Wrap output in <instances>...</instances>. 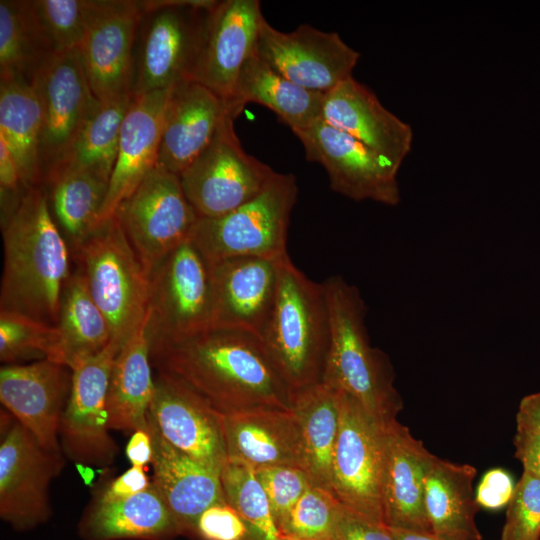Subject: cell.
Returning <instances> with one entry per match:
<instances>
[{"label":"cell","mask_w":540,"mask_h":540,"mask_svg":"<svg viewBox=\"0 0 540 540\" xmlns=\"http://www.w3.org/2000/svg\"><path fill=\"white\" fill-rule=\"evenodd\" d=\"M18 167L6 144L0 139V195L1 225H3L19 207L27 192Z\"/></svg>","instance_id":"obj_46"},{"label":"cell","mask_w":540,"mask_h":540,"mask_svg":"<svg viewBox=\"0 0 540 540\" xmlns=\"http://www.w3.org/2000/svg\"><path fill=\"white\" fill-rule=\"evenodd\" d=\"M41 127L40 102L32 83L20 78L0 79V139L14 158L27 189L42 184Z\"/></svg>","instance_id":"obj_35"},{"label":"cell","mask_w":540,"mask_h":540,"mask_svg":"<svg viewBox=\"0 0 540 540\" xmlns=\"http://www.w3.org/2000/svg\"><path fill=\"white\" fill-rule=\"evenodd\" d=\"M323 95L284 77L263 60L255 48L239 75L234 105L241 111L247 103L263 105L295 131L321 118Z\"/></svg>","instance_id":"obj_31"},{"label":"cell","mask_w":540,"mask_h":540,"mask_svg":"<svg viewBox=\"0 0 540 540\" xmlns=\"http://www.w3.org/2000/svg\"><path fill=\"white\" fill-rule=\"evenodd\" d=\"M341 507L331 491L310 484L291 510L280 535L332 540Z\"/></svg>","instance_id":"obj_40"},{"label":"cell","mask_w":540,"mask_h":540,"mask_svg":"<svg viewBox=\"0 0 540 540\" xmlns=\"http://www.w3.org/2000/svg\"><path fill=\"white\" fill-rule=\"evenodd\" d=\"M55 327L58 333L56 362L71 370L112 341L110 326L93 300L78 266L62 291Z\"/></svg>","instance_id":"obj_34"},{"label":"cell","mask_w":540,"mask_h":540,"mask_svg":"<svg viewBox=\"0 0 540 540\" xmlns=\"http://www.w3.org/2000/svg\"><path fill=\"white\" fill-rule=\"evenodd\" d=\"M4 264L0 311L21 313L55 326L70 270V248L41 187L29 188L1 225Z\"/></svg>","instance_id":"obj_2"},{"label":"cell","mask_w":540,"mask_h":540,"mask_svg":"<svg viewBox=\"0 0 540 540\" xmlns=\"http://www.w3.org/2000/svg\"><path fill=\"white\" fill-rule=\"evenodd\" d=\"M73 259L121 348L147 318L150 277L118 219L101 223Z\"/></svg>","instance_id":"obj_6"},{"label":"cell","mask_w":540,"mask_h":540,"mask_svg":"<svg viewBox=\"0 0 540 540\" xmlns=\"http://www.w3.org/2000/svg\"><path fill=\"white\" fill-rule=\"evenodd\" d=\"M152 481L145 472V467L131 466L124 473L110 481L95 498L109 501L133 496L150 488Z\"/></svg>","instance_id":"obj_48"},{"label":"cell","mask_w":540,"mask_h":540,"mask_svg":"<svg viewBox=\"0 0 540 540\" xmlns=\"http://www.w3.org/2000/svg\"><path fill=\"white\" fill-rule=\"evenodd\" d=\"M118 219L147 274L190 238L198 219L179 176L159 166L119 205Z\"/></svg>","instance_id":"obj_10"},{"label":"cell","mask_w":540,"mask_h":540,"mask_svg":"<svg viewBox=\"0 0 540 540\" xmlns=\"http://www.w3.org/2000/svg\"><path fill=\"white\" fill-rule=\"evenodd\" d=\"M229 113L206 149L179 175L198 218L224 215L258 195L277 174L245 152Z\"/></svg>","instance_id":"obj_8"},{"label":"cell","mask_w":540,"mask_h":540,"mask_svg":"<svg viewBox=\"0 0 540 540\" xmlns=\"http://www.w3.org/2000/svg\"><path fill=\"white\" fill-rule=\"evenodd\" d=\"M263 18L258 0L216 1L191 79L240 113L234 105L236 86L244 64L255 51Z\"/></svg>","instance_id":"obj_17"},{"label":"cell","mask_w":540,"mask_h":540,"mask_svg":"<svg viewBox=\"0 0 540 540\" xmlns=\"http://www.w3.org/2000/svg\"><path fill=\"white\" fill-rule=\"evenodd\" d=\"M303 469L313 485L329 491L333 452L339 431V392L321 381L293 393Z\"/></svg>","instance_id":"obj_33"},{"label":"cell","mask_w":540,"mask_h":540,"mask_svg":"<svg viewBox=\"0 0 540 540\" xmlns=\"http://www.w3.org/2000/svg\"><path fill=\"white\" fill-rule=\"evenodd\" d=\"M221 423L227 459L253 468L293 466L303 469L299 425L292 407H258L221 413Z\"/></svg>","instance_id":"obj_26"},{"label":"cell","mask_w":540,"mask_h":540,"mask_svg":"<svg viewBox=\"0 0 540 540\" xmlns=\"http://www.w3.org/2000/svg\"><path fill=\"white\" fill-rule=\"evenodd\" d=\"M55 326L21 313L0 311V360L9 364L48 359L56 362Z\"/></svg>","instance_id":"obj_39"},{"label":"cell","mask_w":540,"mask_h":540,"mask_svg":"<svg viewBox=\"0 0 540 540\" xmlns=\"http://www.w3.org/2000/svg\"><path fill=\"white\" fill-rule=\"evenodd\" d=\"M120 346L113 340L72 369L70 395L62 414L59 441L63 454L83 466H109L119 449L109 430L107 397L112 366Z\"/></svg>","instance_id":"obj_13"},{"label":"cell","mask_w":540,"mask_h":540,"mask_svg":"<svg viewBox=\"0 0 540 540\" xmlns=\"http://www.w3.org/2000/svg\"><path fill=\"white\" fill-rule=\"evenodd\" d=\"M516 484L510 473L502 468L488 470L481 478L475 492L479 507L499 510L508 506Z\"/></svg>","instance_id":"obj_47"},{"label":"cell","mask_w":540,"mask_h":540,"mask_svg":"<svg viewBox=\"0 0 540 540\" xmlns=\"http://www.w3.org/2000/svg\"><path fill=\"white\" fill-rule=\"evenodd\" d=\"M31 83L41 107L39 161L43 181L63 161L98 99L78 49L52 55Z\"/></svg>","instance_id":"obj_15"},{"label":"cell","mask_w":540,"mask_h":540,"mask_svg":"<svg viewBox=\"0 0 540 540\" xmlns=\"http://www.w3.org/2000/svg\"><path fill=\"white\" fill-rule=\"evenodd\" d=\"M391 532L395 540H440L430 532L414 531L402 528H392Z\"/></svg>","instance_id":"obj_52"},{"label":"cell","mask_w":540,"mask_h":540,"mask_svg":"<svg viewBox=\"0 0 540 540\" xmlns=\"http://www.w3.org/2000/svg\"><path fill=\"white\" fill-rule=\"evenodd\" d=\"M338 392L340 421L330 490L346 508L384 523L381 498L384 426L373 420L353 398Z\"/></svg>","instance_id":"obj_12"},{"label":"cell","mask_w":540,"mask_h":540,"mask_svg":"<svg viewBox=\"0 0 540 540\" xmlns=\"http://www.w3.org/2000/svg\"><path fill=\"white\" fill-rule=\"evenodd\" d=\"M71 386L72 370L48 359L0 369L2 405L45 449L54 453L63 454L59 427Z\"/></svg>","instance_id":"obj_20"},{"label":"cell","mask_w":540,"mask_h":540,"mask_svg":"<svg viewBox=\"0 0 540 540\" xmlns=\"http://www.w3.org/2000/svg\"><path fill=\"white\" fill-rule=\"evenodd\" d=\"M513 444L523 469L540 479V435L516 430Z\"/></svg>","instance_id":"obj_49"},{"label":"cell","mask_w":540,"mask_h":540,"mask_svg":"<svg viewBox=\"0 0 540 540\" xmlns=\"http://www.w3.org/2000/svg\"><path fill=\"white\" fill-rule=\"evenodd\" d=\"M516 430L540 435V391L521 399L516 415Z\"/></svg>","instance_id":"obj_50"},{"label":"cell","mask_w":540,"mask_h":540,"mask_svg":"<svg viewBox=\"0 0 540 540\" xmlns=\"http://www.w3.org/2000/svg\"><path fill=\"white\" fill-rule=\"evenodd\" d=\"M169 92L170 88L133 97L122 124L99 225L114 216L119 205L157 166Z\"/></svg>","instance_id":"obj_25"},{"label":"cell","mask_w":540,"mask_h":540,"mask_svg":"<svg viewBox=\"0 0 540 540\" xmlns=\"http://www.w3.org/2000/svg\"><path fill=\"white\" fill-rule=\"evenodd\" d=\"M332 540H395L391 529L382 522L362 516L342 505Z\"/></svg>","instance_id":"obj_45"},{"label":"cell","mask_w":540,"mask_h":540,"mask_svg":"<svg viewBox=\"0 0 540 540\" xmlns=\"http://www.w3.org/2000/svg\"><path fill=\"white\" fill-rule=\"evenodd\" d=\"M281 261L235 257L209 264L211 328L243 331L260 338L275 302Z\"/></svg>","instance_id":"obj_21"},{"label":"cell","mask_w":540,"mask_h":540,"mask_svg":"<svg viewBox=\"0 0 540 540\" xmlns=\"http://www.w3.org/2000/svg\"><path fill=\"white\" fill-rule=\"evenodd\" d=\"M255 471L280 531L291 510L312 483L307 473L298 467L264 466L255 468Z\"/></svg>","instance_id":"obj_43"},{"label":"cell","mask_w":540,"mask_h":540,"mask_svg":"<svg viewBox=\"0 0 540 540\" xmlns=\"http://www.w3.org/2000/svg\"><path fill=\"white\" fill-rule=\"evenodd\" d=\"M477 470L433 456L425 477L424 505L433 535L440 540H482L475 523L473 492Z\"/></svg>","instance_id":"obj_29"},{"label":"cell","mask_w":540,"mask_h":540,"mask_svg":"<svg viewBox=\"0 0 540 540\" xmlns=\"http://www.w3.org/2000/svg\"><path fill=\"white\" fill-rule=\"evenodd\" d=\"M194 537L200 540H261L226 501L210 506L199 516Z\"/></svg>","instance_id":"obj_44"},{"label":"cell","mask_w":540,"mask_h":540,"mask_svg":"<svg viewBox=\"0 0 540 540\" xmlns=\"http://www.w3.org/2000/svg\"><path fill=\"white\" fill-rule=\"evenodd\" d=\"M132 57L133 97L191 80L215 0L141 1Z\"/></svg>","instance_id":"obj_5"},{"label":"cell","mask_w":540,"mask_h":540,"mask_svg":"<svg viewBox=\"0 0 540 540\" xmlns=\"http://www.w3.org/2000/svg\"><path fill=\"white\" fill-rule=\"evenodd\" d=\"M297 179L279 173L255 197L214 218H198L190 239L208 264L235 257L283 260L290 216L297 200Z\"/></svg>","instance_id":"obj_7"},{"label":"cell","mask_w":540,"mask_h":540,"mask_svg":"<svg viewBox=\"0 0 540 540\" xmlns=\"http://www.w3.org/2000/svg\"><path fill=\"white\" fill-rule=\"evenodd\" d=\"M150 358L155 371L181 381L219 413L291 407L293 392L253 334L208 328L150 343Z\"/></svg>","instance_id":"obj_1"},{"label":"cell","mask_w":540,"mask_h":540,"mask_svg":"<svg viewBox=\"0 0 540 540\" xmlns=\"http://www.w3.org/2000/svg\"><path fill=\"white\" fill-rule=\"evenodd\" d=\"M330 315V343L322 380L357 401L381 426L397 420L402 408L388 356L370 344L366 303L359 289L341 276L324 282Z\"/></svg>","instance_id":"obj_3"},{"label":"cell","mask_w":540,"mask_h":540,"mask_svg":"<svg viewBox=\"0 0 540 540\" xmlns=\"http://www.w3.org/2000/svg\"><path fill=\"white\" fill-rule=\"evenodd\" d=\"M142 13L141 1L95 0L78 50L99 101L130 94L133 48Z\"/></svg>","instance_id":"obj_18"},{"label":"cell","mask_w":540,"mask_h":540,"mask_svg":"<svg viewBox=\"0 0 540 540\" xmlns=\"http://www.w3.org/2000/svg\"><path fill=\"white\" fill-rule=\"evenodd\" d=\"M33 5L57 53L79 48L95 0H33Z\"/></svg>","instance_id":"obj_41"},{"label":"cell","mask_w":540,"mask_h":540,"mask_svg":"<svg viewBox=\"0 0 540 540\" xmlns=\"http://www.w3.org/2000/svg\"><path fill=\"white\" fill-rule=\"evenodd\" d=\"M257 54L290 81L326 93L352 76L360 53L336 32L302 24L291 32L274 28L263 18Z\"/></svg>","instance_id":"obj_16"},{"label":"cell","mask_w":540,"mask_h":540,"mask_svg":"<svg viewBox=\"0 0 540 540\" xmlns=\"http://www.w3.org/2000/svg\"><path fill=\"white\" fill-rule=\"evenodd\" d=\"M63 454L45 449L10 412L1 411L0 516L28 531L51 516L49 486L61 472Z\"/></svg>","instance_id":"obj_11"},{"label":"cell","mask_w":540,"mask_h":540,"mask_svg":"<svg viewBox=\"0 0 540 540\" xmlns=\"http://www.w3.org/2000/svg\"><path fill=\"white\" fill-rule=\"evenodd\" d=\"M41 188L73 258L99 225L108 182L85 171L57 169L44 177Z\"/></svg>","instance_id":"obj_32"},{"label":"cell","mask_w":540,"mask_h":540,"mask_svg":"<svg viewBox=\"0 0 540 540\" xmlns=\"http://www.w3.org/2000/svg\"><path fill=\"white\" fill-rule=\"evenodd\" d=\"M433 456L398 420L384 427L381 498L388 527L432 533L424 491Z\"/></svg>","instance_id":"obj_23"},{"label":"cell","mask_w":540,"mask_h":540,"mask_svg":"<svg viewBox=\"0 0 540 540\" xmlns=\"http://www.w3.org/2000/svg\"><path fill=\"white\" fill-rule=\"evenodd\" d=\"M78 534L83 540H173L182 535L153 485L123 499L94 498L78 523Z\"/></svg>","instance_id":"obj_28"},{"label":"cell","mask_w":540,"mask_h":540,"mask_svg":"<svg viewBox=\"0 0 540 540\" xmlns=\"http://www.w3.org/2000/svg\"><path fill=\"white\" fill-rule=\"evenodd\" d=\"M148 418L165 440L220 473L227 461L221 413L176 378L157 372Z\"/></svg>","instance_id":"obj_19"},{"label":"cell","mask_w":540,"mask_h":540,"mask_svg":"<svg viewBox=\"0 0 540 540\" xmlns=\"http://www.w3.org/2000/svg\"><path fill=\"white\" fill-rule=\"evenodd\" d=\"M321 119L399 167L412 147L411 126L353 76L324 93Z\"/></svg>","instance_id":"obj_24"},{"label":"cell","mask_w":540,"mask_h":540,"mask_svg":"<svg viewBox=\"0 0 540 540\" xmlns=\"http://www.w3.org/2000/svg\"><path fill=\"white\" fill-rule=\"evenodd\" d=\"M147 420L153 443L152 485L173 514L181 534L194 537L199 516L225 501L220 473L173 447Z\"/></svg>","instance_id":"obj_27"},{"label":"cell","mask_w":540,"mask_h":540,"mask_svg":"<svg viewBox=\"0 0 540 540\" xmlns=\"http://www.w3.org/2000/svg\"><path fill=\"white\" fill-rule=\"evenodd\" d=\"M279 540H318V539H301V538H295L287 535H280Z\"/></svg>","instance_id":"obj_53"},{"label":"cell","mask_w":540,"mask_h":540,"mask_svg":"<svg viewBox=\"0 0 540 540\" xmlns=\"http://www.w3.org/2000/svg\"><path fill=\"white\" fill-rule=\"evenodd\" d=\"M260 339L293 393L321 382L330 343L326 292L289 256L280 262L275 302Z\"/></svg>","instance_id":"obj_4"},{"label":"cell","mask_w":540,"mask_h":540,"mask_svg":"<svg viewBox=\"0 0 540 540\" xmlns=\"http://www.w3.org/2000/svg\"><path fill=\"white\" fill-rule=\"evenodd\" d=\"M55 53L33 0L0 1V79L32 82Z\"/></svg>","instance_id":"obj_36"},{"label":"cell","mask_w":540,"mask_h":540,"mask_svg":"<svg viewBox=\"0 0 540 540\" xmlns=\"http://www.w3.org/2000/svg\"><path fill=\"white\" fill-rule=\"evenodd\" d=\"M229 113L240 115L197 81L171 87L157 166L179 176L212 142Z\"/></svg>","instance_id":"obj_22"},{"label":"cell","mask_w":540,"mask_h":540,"mask_svg":"<svg viewBox=\"0 0 540 540\" xmlns=\"http://www.w3.org/2000/svg\"><path fill=\"white\" fill-rule=\"evenodd\" d=\"M308 161L327 172L333 191L354 201L371 200L388 206L400 203V167L321 118L292 131Z\"/></svg>","instance_id":"obj_14"},{"label":"cell","mask_w":540,"mask_h":540,"mask_svg":"<svg viewBox=\"0 0 540 540\" xmlns=\"http://www.w3.org/2000/svg\"><path fill=\"white\" fill-rule=\"evenodd\" d=\"M132 101L131 94L98 100L69 152L51 171L81 170L109 183L117 158L122 124Z\"/></svg>","instance_id":"obj_37"},{"label":"cell","mask_w":540,"mask_h":540,"mask_svg":"<svg viewBox=\"0 0 540 540\" xmlns=\"http://www.w3.org/2000/svg\"><path fill=\"white\" fill-rule=\"evenodd\" d=\"M225 501L250 525L261 540H279L280 531L255 468L227 459L220 471Z\"/></svg>","instance_id":"obj_38"},{"label":"cell","mask_w":540,"mask_h":540,"mask_svg":"<svg viewBox=\"0 0 540 540\" xmlns=\"http://www.w3.org/2000/svg\"><path fill=\"white\" fill-rule=\"evenodd\" d=\"M500 540H540V479L528 471L516 483Z\"/></svg>","instance_id":"obj_42"},{"label":"cell","mask_w":540,"mask_h":540,"mask_svg":"<svg viewBox=\"0 0 540 540\" xmlns=\"http://www.w3.org/2000/svg\"><path fill=\"white\" fill-rule=\"evenodd\" d=\"M210 266L189 238L151 273L149 342L190 336L211 328Z\"/></svg>","instance_id":"obj_9"},{"label":"cell","mask_w":540,"mask_h":540,"mask_svg":"<svg viewBox=\"0 0 540 540\" xmlns=\"http://www.w3.org/2000/svg\"><path fill=\"white\" fill-rule=\"evenodd\" d=\"M154 388L146 318L120 348L112 366L107 397L110 429L126 432L147 429Z\"/></svg>","instance_id":"obj_30"},{"label":"cell","mask_w":540,"mask_h":540,"mask_svg":"<svg viewBox=\"0 0 540 540\" xmlns=\"http://www.w3.org/2000/svg\"><path fill=\"white\" fill-rule=\"evenodd\" d=\"M125 454L132 466L145 467L152 463L153 443L148 428L132 432L125 448Z\"/></svg>","instance_id":"obj_51"}]
</instances>
